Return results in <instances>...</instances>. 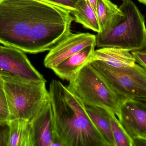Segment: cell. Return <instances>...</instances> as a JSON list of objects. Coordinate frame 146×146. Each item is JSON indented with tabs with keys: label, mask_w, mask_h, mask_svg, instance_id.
Wrapping results in <instances>:
<instances>
[{
	"label": "cell",
	"mask_w": 146,
	"mask_h": 146,
	"mask_svg": "<svg viewBox=\"0 0 146 146\" xmlns=\"http://www.w3.org/2000/svg\"><path fill=\"white\" fill-rule=\"evenodd\" d=\"M71 14L40 0H0V43L30 54L49 51L72 33Z\"/></svg>",
	"instance_id": "6da1fadb"
},
{
	"label": "cell",
	"mask_w": 146,
	"mask_h": 146,
	"mask_svg": "<svg viewBox=\"0 0 146 146\" xmlns=\"http://www.w3.org/2000/svg\"><path fill=\"white\" fill-rule=\"evenodd\" d=\"M49 94L62 146H110L93 123L86 105L67 86L53 80Z\"/></svg>",
	"instance_id": "7a4b0ae2"
},
{
	"label": "cell",
	"mask_w": 146,
	"mask_h": 146,
	"mask_svg": "<svg viewBox=\"0 0 146 146\" xmlns=\"http://www.w3.org/2000/svg\"><path fill=\"white\" fill-rule=\"evenodd\" d=\"M3 81L9 113V121L31 122L49 99L46 82L30 81L0 75Z\"/></svg>",
	"instance_id": "3957f363"
},
{
	"label": "cell",
	"mask_w": 146,
	"mask_h": 146,
	"mask_svg": "<svg viewBox=\"0 0 146 146\" xmlns=\"http://www.w3.org/2000/svg\"><path fill=\"white\" fill-rule=\"evenodd\" d=\"M123 16L108 33H98L99 48L116 47L130 51L146 49V27L145 18L131 0L123 1L120 7Z\"/></svg>",
	"instance_id": "277c9868"
},
{
	"label": "cell",
	"mask_w": 146,
	"mask_h": 146,
	"mask_svg": "<svg viewBox=\"0 0 146 146\" xmlns=\"http://www.w3.org/2000/svg\"><path fill=\"white\" fill-rule=\"evenodd\" d=\"M68 88L86 105L111 111L117 117L122 99L88 63L69 81Z\"/></svg>",
	"instance_id": "5b68a950"
},
{
	"label": "cell",
	"mask_w": 146,
	"mask_h": 146,
	"mask_svg": "<svg viewBox=\"0 0 146 146\" xmlns=\"http://www.w3.org/2000/svg\"><path fill=\"white\" fill-rule=\"evenodd\" d=\"M90 63L121 99L146 100V70L139 64L115 68L99 61Z\"/></svg>",
	"instance_id": "8992f818"
},
{
	"label": "cell",
	"mask_w": 146,
	"mask_h": 146,
	"mask_svg": "<svg viewBox=\"0 0 146 146\" xmlns=\"http://www.w3.org/2000/svg\"><path fill=\"white\" fill-rule=\"evenodd\" d=\"M0 75L25 80L46 82L29 61L25 52L16 48L0 45Z\"/></svg>",
	"instance_id": "52a82bcc"
},
{
	"label": "cell",
	"mask_w": 146,
	"mask_h": 146,
	"mask_svg": "<svg viewBox=\"0 0 146 146\" xmlns=\"http://www.w3.org/2000/svg\"><path fill=\"white\" fill-rule=\"evenodd\" d=\"M117 117L133 140L146 139V105L143 102L133 99H122Z\"/></svg>",
	"instance_id": "ba28073f"
},
{
	"label": "cell",
	"mask_w": 146,
	"mask_h": 146,
	"mask_svg": "<svg viewBox=\"0 0 146 146\" xmlns=\"http://www.w3.org/2000/svg\"><path fill=\"white\" fill-rule=\"evenodd\" d=\"M96 35L89 33H71L49 51L44 61V66L52 69L59 63L84 48L96 44Z\"/></svg>",
	"instance_id": "9c48e42d"
},
{
	"label": "cell",
	"mask_w": 146,
	"mask_h": 146,
	"mask_svg": "<svg viewBox=\"0 0 146 146\" xmlns=\"http://www.w3.org/2000/svg\"><path fill=\"white\" fill-rule=\"evenodd\" d=\"M30 122L33 146H62L56 131L50 99Z\"/></svg>",
	"instance_id": "30bf717a"
},
{
	"label": "cell",
	"mask_w": 146,
	"mask_h": 146,
	"mask_svg": "<svg viewBox=\"0 0 146 146\" xmlns=\"http://www.w3.org/2000/svg\"><path fill=\"white\" fill-rule=\"evenodd\" d=\"M96 44L89 45L67 58L52 69L61 79L68 81L72 79L84 66L90 62Z\"/></svg>",
	"instance_id": "8fae6325"
},
{
	"label": "cell",
	"mask_w": 146,
	"mask_h": 146,
	"mask_svg": "<svg viewBox=\"0 0 146 146\" xmlns=\"http://www.w3.org/2000/svg\"><path fill=\"white\" fill-rule=\"evenodd\" d=\"M94 61L115 68L132 67L136 63L131 51L116 47H102L94 51L89 63Z\"/></svg>",
	"instance_id": "7c38bea8"
},
{
	"label": "cell",
	"mask_w": 146,
	"mask_h": 146,
	"mask_svg": "<svg viewBox=\"0 0 146 146\" xmlns=\"http://www.w3.org/2000/svg\"><path fill=\"white\" fill-rule=\"evenodd\" d=\"M96 13L102 34L109 32L123 16L120 7L110 0H98Z\"/></svg>",
	"instance_id": "4fadbf2b"
},
{
	"label": "cell",
	"mask_w": 146,
	"mask_h": 146,
	"mask_svg": "<svg viewBox=\"0 0 146 146\" xmlns=\"http://www.w3.org/2000/svg\"><path fill=\"white\" fill-rule=\"evenodd\" d=\"M8 146H33L31 122L23 119H14L9 123Z\"/></svg>",
	"instance_id": "5bb4252c"
},
{
	"label": "cell",
	"mask_w": 146,
	"mask_h": 146,
	"mask_svg": "<svg viewBox=\"0 0 146 146\" xmlns=\"http://www.w3.org/2000/svg\"><path fill=\"white\" fill-rule=\"evenodd\" d=\"M87 112L97 129L110 146H115L109 113L106 109L86 105Z\"/></svg>",
	"instance_id": "9a60e30c"
},
{
	"label": "cell",
	"mask_w": 146,
	"mask_h": 146,
	"mask_svg": "<svg viewBox=\"0 0 146 146\" xmlns=\"http://www.w3.org/2000/svg\"><path fill=\"white\" fill-rule=\"evenodd\" d=\"M76 8V10L71 13L75 22L80 24L84 28L100 33L97 13L87 0H79Z\"/></svg>",
	"instance_id": "2e32d148"
},
{
	"label": "cell",
	"mask_w": 146,
	"mask_h": 146,
	"mask_svg": "<svg viewBox=\"0 0 146 146\" xmlns=\"http://www.w3.org/2000/svg\"><path fill=\"white\" fill-rule=\"evenodd\" d=\"M107 110L115 146H133V140L127 133L116 116L111 111Z\"/></svg>",
	"instance_id": "e0dca14e"
},
{
	"label": "cell",
	"mask_w": 146,
	"mask_h": 146,
	"mask_svg": "<svg viewBox=\"0 0 146 146\" xmlns=\"http://www.w3.org/2000/svg\"><path fill=\"white\" fill-rule=\"evenodd\" d=\"M9 113L3 81L0 76V123L9 124Z\"/></svg>",
	"instance_id": "ac0fdd59"
},
{
	"label": "cell",
	"mask_w": 146,
	"mask_h": 146,
	"mask_svg": "<svg viewBox=\"0 0 146 146\" xmlns=\"http://www.w3.org/2000/svg\"><path fill=\"white\" fill-rule=\"evenodd\" d=\"M63 8L72 13L76 10V3L79 0H40Z\"/></svg>",
	"instance_id": "d6986e66"
},
{
	"label": "cell",
	"mask_w": 146,
	"mask_h": 146,
	"mask_svg": "<svg viewBox=\"0 0 146 146\" xmlns=\"http://www.w3.org/2000/svg\"><path fill=\"white\" fill-rule=\"evenodd\" d=\"M9 133V124L0 123V146H8Z\"/></svg>",
	"instance_id": "ffe728a7"
},
{
	"label": "cell",
	"mask_w": 146,
	"mask_h": 146,
	"mask_svg": "<svg viewBox=\"0 0 146 146\" xmlns=\"http://www.w3.org/2000/svg\"><path fill=\"white\" fill-rule=\"evenodd\" d=\"M135 58L136 63L144 68L146 70V50L131 51Z\"/></svg>",
	"instance_id": "44dd1931"
},
{
	"label": "cell",
	"mask_w": 146,
	"mask_h": 146,
	"mask_svg": "<svg viewBox=\"0 0 146 146\" xmlns=\"http://www.w3.org/2000/svg\"><path fill=\"white\" fill-rule=\"evenodd\" d=\"M95 12H97L98 7V0H87Z\"/></svg>",
	"instance_id": "7402d4cb"
},
{
	"label": "cell",
	"mask_w": 146,
	"mask_h": 146,
	"mask_svg": "<svg viewBox=\"0 0 146 146\" xmlns=\"http://www.w3.org/2000/svg\"><path fill=\"white\" fill-rule=\"evenodd\" d=\"M139 2L146 5V0H138Z\"/></svg>",
	"instance_id": "603a6c76"
},
{
	"label": "cell",
	"mask_w": 146,
	"mask_h": 146,
	"mask_svg": "<svg viewBox=\"0 0 146 146\" xmlns=\"http://www.w3.org/2000/svg\"><path fill=\"white\" fill-rule=\"evenodd\" d=\"M139 100H140V101H141V102H143V103H144V104H145L146 105V99H139Z\"/></svg>",
	"instance_id": "cb8c5ba5"
},
{
	"label": "cell",
	"mask_w": 146,
	"mask_h": 146,
	"mask_svg": "<svg viewBox=\"0 0 146 146\" xmlns=\"http://www.w3.org/2000/svg\"><path fill=\"white\" fill-rule=\"evenodd\" d=\"M123 1H127V0H122Z\"/></svg>",
	"instance_id": "d4e9b609"
}]
</instances>
